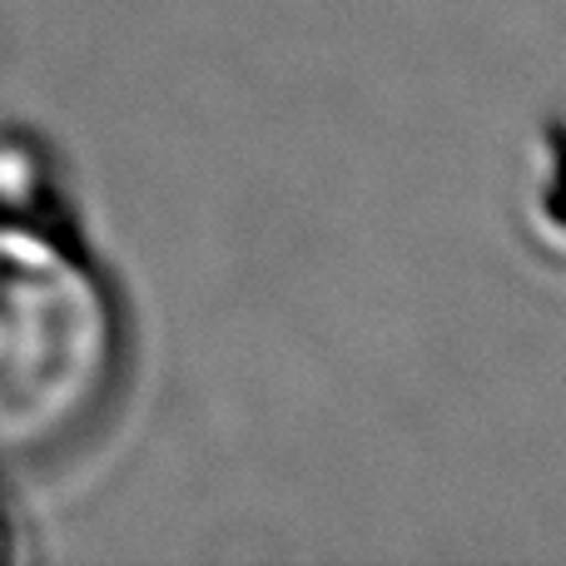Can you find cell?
I'll list each match as a JSON object with an SVG mask.
<instances>
[{"label": "cell", "mask_w": 566, "mask_h": 566, "mask_svg": "<svg viewBox=\"0 0 566 566\" xmlns=\"http://www.w3.org/2000/svg\"><path fill=\"white\" fill-rule=\"evenodd\" d=\"M125 382V323L90 259L30 219H0V472L80 452Z\"/></svg>", "instance_id": "1"}, {"label": "cell", "mask_w": 566, "mask_h": 566, "mask_svg": "<svg viewBox=\"0 0 566 566\" xmlns=\"http://www.w3.org/2000/svg\"><path fill=\"white\" fill-rule=\"evenodd\" d=\"M45 189V169L25 145H0V209L6 214H30Z\"/></svg>", "instance_id": "2"}, {"label": "cell", "mask_w": 566, "mask_h": 566, "mask_svg": "<svg viewBox=\"0 0 566 566\" xmlns=\"http://www.w3.org/2000/svg\"><path fill=\"white\" fill-rule=\"evenodd\" d=\"M10 557V527H6V512H0V562Z\"/></svg>", "instance_id": "3"}]
</instances>
